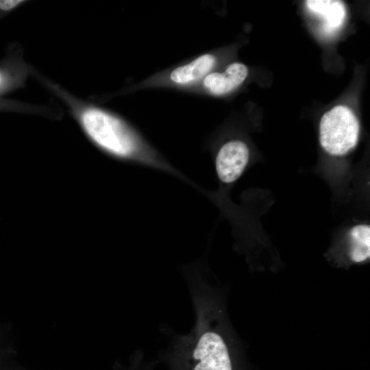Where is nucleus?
Wrapping results in <instances>:
<instances>
[{
    "label": "nucleus",
    "mask_w": 370,
    "mask_h": 370,
    "mask_svg": "<svg viewBox=\"0 0 370 370\" xmlns=\"http://www.w3.org/2000/svg\"><path fill=\"white\" fill-rule=\"evenodd\" d=\"M249 160V149L241 140H231L219 149L215 169L219 180L226 184L236 182L243 174Z\"/></svg>",
    "instance_id": "obj_3"
},
{
    "label": "nucleus",
    "mask_w": 370,
    "mask_h": 370,
    "mask_svg": "<svg viewBox=\"0 0 370 370\" xmlns=\"http://www.w3.org/2000/svg\"><path fill=\"white\" fill-rule=\"evenodd\" d=\"M360 124L351 109L336 106L326 112L319 123V142L328 153L341 156L353 149L358 140Z\"/></svg>",
    "instance_id": "obj_2"
},
{
    "label": "nucleus",
    "mask_w": 370,
    "mask_h": 370,
    "mask_svg": "<svg viewBox=\"0 0 370 370\" xmlns=\"http://www.w3.org/2000/svg\"><path fill=\"white\" fill-rule=\"evenodd\" d=\"M247 75L248 69L244 64L234 62L223 73H209L203 79V86L214 95H225L242 84Z\"/></svg>",
    "instance_id": "obj_4"
},
{
    "label": "nucleus",
    "mask_w": 370,
    "mask_h": 370,
    "mask_svg": "<svg viewBox=\"0 0 370 370\" xmlns=\"http://www.w3.org/2000/svg\"><path fill=\"white\" fill-rule=\"evenodd\" d=\"M216 58L211 53L199 56L188 64L173 69L170 75V80L176 84H188L204 78L214 66Z\"/></svg>",
    "instance_id": "obj_5"
},
{
    "label": "nucleus",
    "mask_w": 370,
    "mask_h": 370,
    "mask_svg": "<svg viewBox=\"0 0 370 370\" xmlns=\"http://www.w3.org/2000/svg\"><path fill=\"white\" fill-rule=\"evenodd\" d=\"M196 321L190 332L174 341L166 355L170 370H241L223 332L218 310L202 278L190 280Z\"/></svg>",
    "instance_id": "obj_1"
},
{
    "label": "nucleus",
    "mask_w": 370,
    "mask_h": 370,
    "mask_svg": "<svg viewBox=\"0 0 370 370\" xmlns=\"http://www.w3.org/2000/svg\"><path fill=\"white\" fill-rule=\"evenodd\" d=\"M306 4L309 10L323 18L328 29L339 27L345 20V7L340 1L308 0Z\"/></svg>",
    "instance_id": "obj_6"
},
{
    "label": "nucleus",
    "mask_w": 370,
    "mask_h": 370,
    "mask_svg": "<svg viewBox=\"0 0 370 370\" xmlns=\"http://www.w3.org/2000/svg\"><path fill=\"white\" fill-rule=\"evenodd\" d=\"M23 0H0V9L9 12L25 3Z\"/></svg>",
    "instance_id": "obj_8"
},
{
    "label": "nucleus",
    "mask_w": 370,
    "mask_h": 370,
    "mask_svg": "<svg viewBox=\"0 0 370 370\" xmlns=\"http://www.w3.org/2000/svg\"><path fill=\"white\" fill-rule=\"evenodd\" d=\"M352 261L362 262L370 257V227L367 224L354 226L349 234Z\"/></svg>",
    "instance_id": "obj_7"
}]
</instances>
